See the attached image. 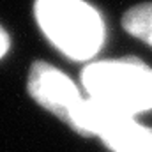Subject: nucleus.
Returning <instances> with one entry per match:
<instances>
[{
	"label": "nucleus",
	"mask_w": 152,
	"mask_h": 152,
	"mask_svg": "<svg viewBox=\"0 0 152 152\" xmlns=\"http://www.w3.org/2000/svg\"><path fill=\"white\" fill-rule=\"evenodd\" d=\"M34 16L44 37L69 60L92 62L104 44V20L85 0H36Z\"/></svg>",
	"instance_id": "nucleus-1"
},
{
	"label": "nucleus",
	"mask_w": 152,
	"mask_h": 152,
	"mask_svg": "<svg viewBox=\"0 0 152 152\" xmlns=\"http://www.w3.org/2000/svg\"><path fill=\"white\" fill-rule=\"evenodd\" d=\"M80 81L88 99L110 110L131 117L152 112V67L138 58L92 60Z\"/></svg>",
	"instance_id": "nucleus-2"
},
{
	"label": "nucleus",
	"mask_w": 152,
	"mask_h": 152,
	"mask_svg": "<svg viewBox=\"0 0 152 152\" xmlns=\"http://www.w3.org/2000/svg\"><path fill=\"white\" fill-rule=\"evenodd\" d=\"M28 94L30 97L48 110L51 115L66 122L78 134L85 136V106L87 96L81 94L80 87L60 71L58 67L48 62H36L28 71Z\"/></svg>",
	"instance_id": "nucleus-3"
},
{
	"label": "nucleus",
	"mask_w": 152,
	"mask_h": 152,
	"mask_svg": "<svg viewBox=\"0 0 152 152\" xmlns=\"http://www.w3.org/2000/svg\"><path fill=\"white\" fill-rule=\"evenodd\" d=\"M85 136H97L112 152H152V129L134 117L110 110L87 97Z\"/></svg>",
	"instance_id": "nucleus-4"
},
{
	"label": "nucleus",
	"mask_w": 152,
	"mask_h": 152,
	"mask_svg": "<svg viewBox=\"0 0 152 152\" xmlns=\"http://www.w3.org/2000/svg\"><path fill=\"white\" fill-rule=\"evenodd\" d=\"M122 27L127 34L152 48V2L131 7L122 16Z\"/></svg>",
	"instance_id": "nucleus-5"
},
{
	"label": "nucleus",
	"mask_w": 152,
	"mask_h": 152,
	"mask_svg": "<svg viewBox=\"0 0 152 152\" xmlns=\"http://www.w3.org/2000/svg\"><path fill=\"white\" fill-rule=\"evenodd\" d=\"M11 48V39H9V34L4 30V27H0V60L7 55Z\"/></svg>",
	"instance_id": "nucleus-6"
}]
</instances>
